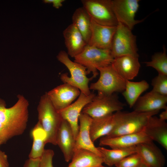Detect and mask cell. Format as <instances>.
Returning <instances> with one entry per match:
<instances>
[{
	"mask_svg": "<svg viewBox=\"0 0 167 167\" xmlns=\"http://www.w3.org/2000/svg\"><path fill=\"white\" fill-rule=\"evenodd\" d=\"M152 91L167 96V75L158 74L152 80Z\"/></svg>",
	"mask_w": 167,
	"mask_h": 167,
	"instance_id": "29",
	"label": "cell"
},
{
	"mask_svg": "<svg viewBox=\"0 0 167 167\" xmlns=\"http://www.w3.org/2000/svg\"><path fill=\"white\" fill-rule=\"evenodd\" d=\"M31 133L33 143L29 158H40L45 150V145L47 143V135L39 121L32 129Z\"/></svg>",
	"mask_w": 167,
	"mask_h": 167,
	"instance_id": "26",
	"label": "cell"
},
{
	"mask_svg": "<svg viewBox=\"0 0 167 167\" xmlns=\"http://www.w3.org/2000/svg\"><path fill=\"white\" fill-rule=\"evenodd\" d=\"M116 28V26L101 25L91 19V36L88 45L110 50Z\"/></svg>",
	"mask_w": 167,
	"mask_h": 167,
	"instance_id": "14",
	"label": "cell"
},
{
	"mask_svg": "<svg viewBox=\"0 0 167 167\" xmlns=\"http://www.w3.org/2000/svg\"><path fill=\"white\" fill-rule=\"evenodd\" d=\"M63 37L68 55L74 58L79 54L88 45L82 35L72 23L63 31Z\"/></svg>",
	"mask_w": 167,
	"mask_h": 167,
	"instance_id": "20",
	"label": "cell"
},
{
	"mask_svg": "<svg viewBox=\"0 0 167 167\" xmlns=\"http://www.w3.org/2000/svg\"><path fill=\"white\" fill-rule=\"evenodd\" d=\"M111 65L118 74L126 80L130 81L136 77L140 67L138 57L131 55L114 58Z\"/></svg>",
	"mask_w": 167,
	"mask_h": 167,
	"instance_id": "17",
	"label": "cell"
},
{
	"mask_svg": "<svg viewBox=\"0 0 167 167\" xmlns=\"http://www.w3.org/2000/svg\"><path fill=\"white\" fill-rule=\"evenodd\" d=\"M136 153L143 163L149 167H164L165 157L160 149L153 141L139 143L136 146Z\"/></svg>",
	"mask_w": 167,
	"mask_h": 167,
	"instance_id": "15",
	"label": "cell"
},
{
	"mask_svg": "<svg viewBox=\"0 0 167 167\" xmlns=\"http://www.w3.org/2000/svg\"><path fill=\"white\" fill-rule=\"evenodd\" d=\"M74 58V62L86 68L88 75L92 74L93 79L98 75L97 68L111 64L114 59L110 49H101L88 45Z\"/></svg>",
	"mask_w": 167,
	"mask_h": 167,
	"instance_id": "5",
	"label": "cell"
},
{
	"mask_svg": "<svg viewBox=\"0 0 167 167\" xmlns=\"http://www.w3.org/2000/svg\"><path fill=\"white\" fill-rule=\"evenodd\" d=\"M99 167H106L102 165V166H100Z\"/></svg>",
	"mask_w": 167,
	"mask_h": 167,
	"instance_id": "37",
	"label": "cell"
},
{
	"mask_svg": "<svg viewBox=\"0 0 167 167\" xmlns=\"http://www.w3.org/2000/svg\"><path fill=\"white\" fill-rule=\"evenodd\" d=\"M71 160L67 167H99L104 163L102 157L84 149L75 150Z\"/></svg>",
	"mask_w": 167,
	"mask_h": 167,
	"instance_id": "22",
	"label": "cell"
},
{
	"mask_svg": "<svg viewBox=\"0 0 167 167\" xmlns=\"http://www.w3.org/2000/svg\"><path fill=\"white\" fill-rule=\"evenodd\" d=\"M164 110L160 113L159 118L162 120L166 121L167 119V109Z\"/></svg>",
	"mask_w": 167,
	"mask_h": 167,
	"instance_id": "35",
	"label": "cell"
},
{
	"mask_svg": "<svg viewBox=\"0 0 167 167\" xmlns=\"http://www.w3.org/2000/svg\"><path fill=\"white\" fill-rule=\"evenodd\" d=\"M138 167H149L143 163H142Z\"/></svg>",
	"mask_w": 167,
	"mask_h": 167,
	"instance_id": "36",
	"label": "cell"
},
{
	"mask_svg": "<svg viewBox=\"0 0 167 167\" xmlns=\"http://www.w3.org/2000/svg\"><path fill=\"white\" fill-rule=\"evenodd\" d=\"M139 0H111L113 11L118 22L132 30L137 24L143 20L135 19L139 7Z\"/></svg>",
	"mask_w": 167,
	"mask_h": 167,
	"instance_id": "10",
	"label": "cell"
},
{
	"mask_svg": "<svg viewBox=\"0 0 167 167\" xmlns=\"http://www.w3.org/2000/svg\"><path fill=\"white\" fill-rule=\"evenodd\" d=\"M46 92L54 107L58 111L71 105L79 96L81 92L78 88L64 83Z\"/></svg>",
	"mask_w": 167,
	"mask_h": 167,
	"instance_id": "12",
	"label": "cell"
},
{
	"mask_svg": "<svg viewBox=\"0 0 167 167\" xmlns=\"http://www.w3.org/2000/svg\"><path fill=\"white\" fill-rule=\"evenodd\" d=\"M125 106L115 93L110 95L97 94L84 107L81 113L92 118H100L121 111Z\"/></svg>",
	"mask_w": 167,
	"mask_h": 167,
	"instance_id": "6",
	"label": "cell"
},
{
	"mask_svg": "<svg viewBox=\"0 0 167 167\" xmlns=\"http://www.w3.org/2000/svg\"><path fill=\"white\" fill-rule=\"evenodd\" d=\"M40 158L36 159L29 158L26 160L24 167H40Z\"/></svg>",
	"mask_w": 167,
	"mask_h": 167,
	"instance_id": "32",
	"label": "cell"
},
{
	"mask_svg": "<svg viewBox=\"0 0 167 167\" xmlns=\"http://www.w3.org/2000/svg\"><path fill=\"white\" fill-rule=\"evenodd\" d=\"M17 97V101L9 108L6 107L5 101L0 98V146L22 134L26 128L29 102L22 95H18Z\"/></svg>",
	"mask_w": 167,
	"mask_h": 167,
	"instance_id": "1",
	"label": "cell"
},
{
	"mask_svg": "<svg viewBox=\"0 0 167 167\" xmlns=\"http://www.w3.org/2000/svg\"><path fill=\"white\" fill-rule=\"evenodd\" d=\"M83 7L91 19L99 24L117 26L118 22L113 11L111 0H82Z\"/></svg>",
	"mask_w": 167,
	"mask_h": 167,
	"instance_id": "9",
	"label": "cell"
},
{
	"mask_svg": "<svg viewBox=\"0 0 167 167\" xmlns=\"http://www.w3.org/2000/svg\"><path fill=\"white\" fill-rule=\"evenodd\" d=\"M135 147L111 149L101 147L97 148L102 154L104 163L111 167L115 165L126 157L136 153Z\"/></svg>",
	"mask_w": 167,
	"mask_h": 167,
	"instance_id": "24",
	"label": "cell"
},
{
	"mask_svg": "<svg viewBox=\"0 0 167 167\" xmlns=\"http://www.w3.org/2000/svg\"><path fill=\"white\" fill-rule=\"evenodd\" d=\"M143 131L152 141L159 143L167 150V123L155 116L149 118Z\"/></svg>",
	"mask_w": 167,
	"mask_h": 167,
	"instance_id": "21",
	"label": "cell"
},
{
	"mask_svg": "<svg viewBox=\"0 0 167 167\" xmlns=\"http://www.w3.org/2000/svg\"><path fill=\"white\" fill-rule=\"evenodd\" d=\"M115 125L114 113L92 118L90 126V136L92 142L94 143L98 139L107 135L113 130Z\"/></svg>",
	"mask_w": 167,
	"mask_h": 167,
	"instance_id": "23",
	"label": "cell"
},
{
	"mask_svg": "<svg viewBox=\"0 0 167 167\" xmlns=\"http://www.w3.org/2000/svg\"><path fill=\"white\" fill-rule=\"evenodd\" d=\"M92 118L81 113L79 118V130L75 139L74 149H84L91 151L102 157L101 152L92 141L90 134V126Z\"/></svg>",
	"mask_w": 167,
	"mask_h": 167,
	"instance_id": "16",
	"label": "cell"
},
{
	"mask_svg": "<svg viewBox=\"0 0 167 167\" xmlns=\"http://www.w3.org/2000/svg\"><path fill=\"white\" fill-rule=\"evenodd\" d=\"M100 77L96 82L92 83L90 90L97 91V94L110 95L116 92H122L125 89L126 80L121 77L111 64L97 68Z\"/></svg>",
	"mask_w": 167,
	"mask_h": 167,
	"instance_id": "8",
	"label": "cell"
},
{
	"mask_svg": "<svg viewBox=\"0 0 167 167\" xmlns=\"http://www.w3.org/2000/svg\"><path fill=\"white\" fill-rule=\"evenodd\" d=\"M167 96L151 90L140 96L132 107L133 110L147 112L167 109Z\"/></svg>",
	"mask_w": 167,
	"mask_h": 167,
	"instance_id": "18",
	"label": "cell"
},
{
	"mask_svg": "<svg viewBox=\"0 0 167 167\" xmlns=\"http://www.w3.org/2000/svg\"><path fill=\"white\" fill-rule=\"evenodd\" d=\"M152 141L143 131L137 133L123 135L114 137L105 136L100 140L101 146H106L111 148H127Z\"/></svg>",
	"mask_w": 167,
	"mask_h": 167,
	"instance_id": "13",
	"label": "cell"
},
{
	"mask_svg": "<svg viewBox=\"0 0 167 167\" xmlns=\"http://www.w3.org/2000/svg\"><path fill=\"white\" fill-rule=\"evenodd\" d=\"M92 92L86 95L81 92L77 100L66 108L58 111L62 119L66 121L70 125L75 139L78 135L79 126V116L84 107L90 102L95 96Z\"/></svg>",
	"mask_w": 167,
	"mask_h": 167,
	"instance_id": "11",
	"label": "cell"
},
{
	"mask_svg": "<svg viewBox=\"0 0 167 167\" xmlns=\"http://www.w3.org/2000/svg\"><path fill=\"white\" fill-rule=\"evenodd\" d=\"M149 87V84L145 80L139 82L126 80L125 89L122 93L130 108L133 107L141 94Z\"/></svg>",
	"mask_w": 167,
	"mask_h": 167,
	"instance_id": "27",
	"label": "cell"
},
{
	"mask_svg": "<svg viewBox=\"0 0 167 167\" xmlns=\"http://www.w3.org/2000/svg\"><path fill=\"white\" fill-rule=\"evenodd\" d=\"M110 50L114 58L124 55L139 58L136 36L127 27L118 22Z\"/></svg>",
	"mask_w": 167,
	"mask_h": 167,
	"instance_id": "7",
	"label": "cell"
},
{
	"mask_svg": "<svg viewBox=\"0 0 167 167\" xmlns=\"http://www.w3.org/2000/svg\"><path fill=\"white\" fill-rule=\"evenodd\" d=\"M58 60L64 65L69 70L71 76L67 73L62 74L60 76L61 81L78 88L81 92L86 95H89L91 92L88 86L89 82L93 78H88L86 68L75 62L71 61L67 53L64 50L59 52L57 56Z\"/></svg>",
	"mask_w": 167,
	"mask_h": 167,
	"instance_id": "4",
	"label": "cell"
},
{
	"mask_svg": "<svg viewBox=\"0 0 167 167\" xmlns=\"http://www.w3.org/2000/svg\"><path fill=\"white\" fill-rule=\"evenodd\" d=\"M163 52L155 53L152 56L151 60L144 62L147 66L156 70L158 74L167 75V55L165 48Z\"/></svg>",
	"mask_w": 167,
	"mask_h": 167,
	"instance_id": "28",
	"label": "cell"
},
{
	"mask_svg": "<svg viewBox=\"0 0 167 167\" xmlns=\"http://www.w3.org/2000/svg\"><path fill=\"white\" fill-rule=\"evenodd\" d=\"M159 112L156 110L140 112L133 110L131 112L120 111L114 113L115 125L112 131L107 135L114 137L134 134L143 131L150 117Z\"/></svg>",
	"mask_w": 167,
	"mask_h": 167,
	"instance_id": "2",
	"label": "cell"
},
{
	"mask_svg": "<svg viewBox=\"0 0 167 167\" xmlns=\"http://www.w3.org/2000/svg\"><path fill=\"white\" fill-rule=\"evenodd\" d=\"M75 142L70 125L66 121L63 119L57 133L56 143L67 162L71 160L73 156Z\"/></svg>",
	"mask_w": 167,
	"mask_h": 167,
	"instance_id": "19",
	"label": "cell"
},
{
	"mask_svg": "<svg viewBox=\"0 0 167 167\" xmlns=\"http://www.w3.org/2000/svg\"><path fill=\"white\" fill-rule=\"evenodd\" d=\"M37 110L38 121L47 135V143L57 145V133L63 119L54 107L46 92L41 97Z\"/></svg>",
	"mask_w": 167,
	"mask_h": 167,
	"instance_id": "3",
	"label": "cell"
},
{
	"mask_svg": "<svg viewBox=\"0 0 167 167\" xmlns=\"http://www.w3.org/2000/svg\"><path fill=\"white\" fill-rule=\"evenodd\" d=\"M9 166L7 155L0 150V167H9Z\"/></svg>",
	"mask_w": 167,
	"mask_h": 167,
	"instance_id": "33",
	"label": "cell"
},
{
	"mask_svg": "<svg viewBox=\"0 0 167 167\" xmlns=\"http://www.w3.org/2000/svg\"><path fill=\"white\" fill-rule=\"evenodd\" d=\"M72 20V23L76 27L88 44L91 34V19L83 6L75 10Z\"/></svg>",
	"mask_w": 167,
	"mask_h": 167,
	"instance_id": "25",
	"label": "cell"
},
{
	"mask_svg": "<svg viewBox=\"0 0 167 167\" xmlns=\"http://www.w3.org/2000/svg\"><path fill=\"white\" fill-rule=\"evenodd\" d=\"M54 155L53 150L45 149L40 158V167H53L52 161Z\"/></svg>",
	"mask_w": 167,
	"mask_h": 167,
	"instance_id": "31",
	"label": "cell"
},
{
	"mask_svg": "<svg viewBox=\"0 0 167 167\" xmlns=\"http://www.w3.org/2000/svg\"><path fill=\"white\" fill-rule=\"evenodd\" d=\"M142 162L139 155L135 153L126 157L115 166L116 167H138Z\"/></svg>",
	"mask_w": 167,
	"mask_h": 167,
	"instance_id": "30",
	"label": "cell"
},
{
	"mask_svg": "<svg viewBox=\"0 0 167 167\" xmlns=\"http://www.w3.org/2000/svg\"><path fill=\"white\" fill-rule=\"evenodd\" d=\"M64 0H44V2L45 3H52L53 7L59 9L62 6Z\"/></svg>",
	"mask_w": 167,
	"mask_h": 167,
	"instance_id": "34",
	"label": "cell"
}]
</instances>
